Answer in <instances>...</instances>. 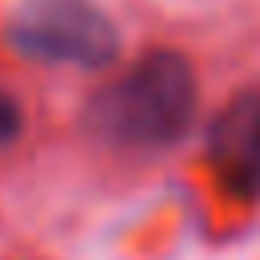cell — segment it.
I'll list each match as a JSON object with an SVG mask.
<instances>
[{"instance_id": "277c9868", "label": "cell", "mask_w": 260, "mask_h": 260, "mask_svg": "<svg viewBox=\"0 0 260 260\" xmlns=\"http://www.w3.org/2000/svg\"><path fill=\"white\" fill-rule=\"evenodd\" d=\"M20 134V106L0 89V146H8Z\"/></svg>"}, {"instance_id": "7a4b0ae2", "label": "cell", "mask_w": 260, "mask_h": 260, "mask_svg": "<svg viewBox=\"0 0 260 260\" xmlns=\"http://www.w3.org/2000/svg\"><path fill=\"white\" fill-rule=\"evenodd\" d=\"M8 45L28 61L102 69L118 57V28L93 0H16Z\"/></svg>"}, {"instance_id": "3957f363", "label": "cell", "mask_w": 260, "mask_h": 260, "mask_svg": "<svg viewBox=\"0 0 260 260\" xmlns=\"http://www.w3.org/2000/svg\"><path fill=\"white\" fill-rule=\"evenodd\" d=\"M215 167L248 195H260V93L236 98L211 130Z\"/></svg>"}, {"instance_id": "6da1fadb", "label": "cell", "mask_w": 260, "mask_h": 260, "mask_svg": "<svg viewBox=\"0 0 260 260\" xmlns=\"http://www.w3.org/2000/svg\"><path fill=\"white\" fill-rule=\"evenodd\" d=\"M199 106L195 69L175 49H154L102 85L85 110V122L110 146L158 150L187 134Z\"/></svg>"}]
</instances>
